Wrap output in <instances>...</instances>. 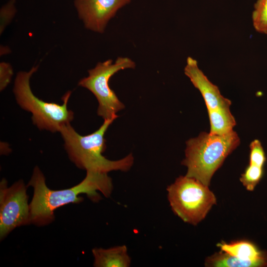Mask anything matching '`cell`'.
I'll return each mask as SVG.
<instances>
[{
	"label": "cell",
	"instance_id": "cell-7",
	"mask_svg": "<svg viewBox=\"0 0 267 267\" xmlns=\"http://www.w3.org/2000/svg\"><path fill=\"white\" fill-rule=\"evenodd\" d=\"M31 224L27 187L23 180L9 187L3 178L0 183V238H4L15 228Z\"/></svg>",
	"mask_w": 267,
	"mask_h": 267
},
{
	"label": "cell",
	"instance_id": "cell-8",
	"mask_svg": "<svg viewBox=\"0 0 267 267\" xmlns=\"http://www.w3.org/2000/svg\"><path fill=\"white\" fill-rule=\"evenodd\" d=\"M131 0H74L79 18L86 28L95 32H104L108 21L119 9Z\"/></svg>",
	"mask_w": 267,
	"mask_h": 267
},
{
	"label": "cell",
	"instance_id": "cell-6",
	"mask_svg": "<svg viewBox=\"0 0 267 267\" xmlns=\"http://www.w3.org/2000/svg\"><path fill=\"white\" fill-rule=\"evenodd\" d=\"M135 66V63L128 57H119L114 62L108 59L98 62L94 68L88 71V76L79 81V86L88 89L95 96L98 102L97 114L104 120H115L118 117L116 113L125 108L110 88V79L121 70Z\"/></svg>",
	"mask_w": 267,
	"mask_h": 267
},
{
	"label": "cell",
	"instance_id": "cell-13",
	"mask_svg": "<svg viewBox=\"0 0 267 267\" xmlns=\"http://www.w3.org/2000/svg\"><path fill=\"white\" fill-rule=\"evenodd\" d=\"M205 266L209 267H259L258 264L238 259L220 251L207 257Z\"/></svg>",
	"mask_w": 267,
	"mask_h": 267
},
{
	"label": "cell",
	"instance_id": "cell-2",
	"mask_svg": "<svg viewBox=\"0 0 267 267\" xmlns=\"http://www.w3.org/2000/svg\"><path fill=\"white\" fill-rule=\"evenodd\" d=\"M115 119L104 120L94 132L86 135L78 133L70 124L63 126L59 133L70 160L80 169L87 172L108 173L113 171L127 172L133 166L132 153L118 160L107 159L102 153L106 148L104 135Z\"/></svg>",
	"mask_w": 267,
	"mask_h": 267
},
{
	"label": "cell",
	"instance_id": "cell-17",
	"mask_svg": "<svg viewBox=\"0 0 267 267\" xmlns=\"http://www.w3.org/2000/svg\"><path fill=\"white\" fill-rule=\"evenodd\" d=\"M15 0H9L3 5L0 9V33L2 34L6 27L14 18L16 8Z\"/></svg>",
	"mask_w": 267,
	"mask_h": 267
},
{
	"label": "cell",
	"instance_id": "cell-9",
	"mask_svg": "<svg viewBox=\"0 0 267 267\" xmlns=\"http://www.w3.org/2000/svg\"><path fill=\"white\" fill-rule=\"evenodd\" d=\"M185 75L200 92L207 109H228L231 102L223 97L219 88L213 84L199 68L196 60L188 57L184 69Z\"/></svg>",
	"mask_w": 267,
	"mask_h": 267
},
{
	"label": "cell",
	"instance_id": "cell-10",
	"mask_svg": "<svg viewBox=\"0 0 267 267\" xmlns=\"http://www.w3.org/2000/svg\"><path fill=\"white\" fill-rule=\"evenodd\" d=\"M217 246L221 250L241 260L256 263L259 267H267V253L260 250L252 242L237 240L226 243L222 241Z\"/></svg>",
	"mask_w": 267,
	"mask_h": 267
},
{
	"label": "cell",
	"instance_id": "cell-11",
	"mask_svg": "<svg viewBox=\"0 0 267 267\" xmlns=\"http://www.w3.org/2000/svg\"><path fill=\"white\" fill-rule=\"evenodd\" d=\"M95 267H129L131 259L125 245L109 248H95L92 250Z\"/></svg>",
	"mask_w": 267,
	"mask_h": 267
},
{
	"label": "cell",
	"instance_id": "cell-16",
	"mask_svg": "<svg viewBox=\"0 0 267 267\" xmlns=\"http://www.w3.org/2000/svg\"><path fill=\"white\" fill-rule=\"evenodd\" d=\"M249 147V164L264 167L267 158L261 141L258 139H255L251 142Z\"/></svg>",
	"mask_w": 267,
	"mask_h": 267
},
{
	"label": "cell",
	"instance_id": "cell-18",
	"mask_svg": "<svg viewBox=\"0 0 267 267\" xmlns=\"http://www.w3.org/2000/svg\"><path fill=\"white\" fill-rule=\"evenodd\" d=\"M13 70L8 63L1 62L0 63V90L2 91L8 86L11 80Z\"/></svg>",
	"mask_w": 267,
	"mask_h": 267
},
{
	"label": "cell",
	"instance_id": "cell-12",
	"mask_svg": "<svg viewBox=\"0 0 267 267\" xmlns=\"http://www.w3.org/2000/svg\"><path fill=\"white\" fill-rule=\"evenodd\" d=\"M211 134L223 135L231 133L236 125L233 116L228 109H207Z\"/></svg>",
	"mask_w": 267,
	"mask_h": 267
},
{
	"label": "cell",
	"instance_id": "cell-3",
	"mask_svg": "<svg viewBox=\"0 0 267 267\" xmlns=\"http://www.w3.org/2000/svg\"><path fill=\"white\" fill-rule=\"evenodd\" d=\"M239 144L240 138L234 131L223 135L202 132L189 139L181 162L187 169L185 176L209 186L214 173Z\"/></svg>",
	"mask_w": 267,
	"mask_h": 267
},
{
	"label": "cell",
	"instance_id": "cell-4",
	"mask_svg": "<svg viewBox=\"0 0 267 267\" xmlns=\"http://www.w3.org/2000/svg\"><path fill=\"white\" fill-rule=\"evenodd\" d=\"M38 68V66H33L29 71L17 74L13 89L16 100L21 108L32 114L33 123L39 130L59 132L63 126L70 124L74 119V112L67 108L71 91L63 95L62 104L46 102L35 96L30 81Z\"/></svg>",
	"mask_w": 267,
	"mask_h": 267
},
{
	"label": "cell",
	"instance_id": "cell-1",
	"mask_svg": "<svg viewBox=\"0 0 267 267\" xmlns=\"http://www.w3.org/2000/svg\"><path fill=\"white\" fill-rule=\"evenodd\" d=\"M28 186L34 190L29 204L30 223L39 226L52 222L57 208L82 202L83 198L80 194H86L93 202H98L101 199L98 192L108 198L113 190L112 178L107 173L94 172H87L84 179L71 188L52 190L47 186L45 178L38 166L34 168Z\"/></svg>",
	"mask_w": 267,
	"mask_h": 267
},
{
	"label": "cell",
	"instance_id": "cell-5",
	"mask_svg": "<svg viewBox=\"0 0 267 267\" xmlns=\"http://www.w3.org/2000/svg\"><path fill=\"white\" fill-rule=\"evenodd\" d=\"M168 199L174 213L184 222L196 225L217 204L214 193L193 178L179 176L167 188Z\"/></svg>",
	"mask_w": 267,
	"mask_h": 267
},
{
	"label": "cell",
	"instance_id": "cell-15",
	"mask_svg": "<svg viewBox=\"0 0 267 267\" xmlns=\"http://www.w3.org/2000/svg\"><path fill=\"white\" fill-rule=\"evenodd\" d=\"M264 173V167L249 164L241 174L240 181L247 190L253 191L262 178Z\"/></svg>",
	"mask_w": 267,
	"mask_h": 267
},
{
	"label": "cell",
	"instance_id": "cell-14",
	"mask_svg": "<svg viewBox=\"0 0 267 267\" xmlns=\"http://www.w3.org/2000/svg\"><path fill=\"white\" fill-rule=\"evenodd\" d=\"M252 19L255 30L267 34V0H257L254 6Z\"/></svg>",
	"mask_w": 267,
	"mask_h": 267
}]
</instances>
